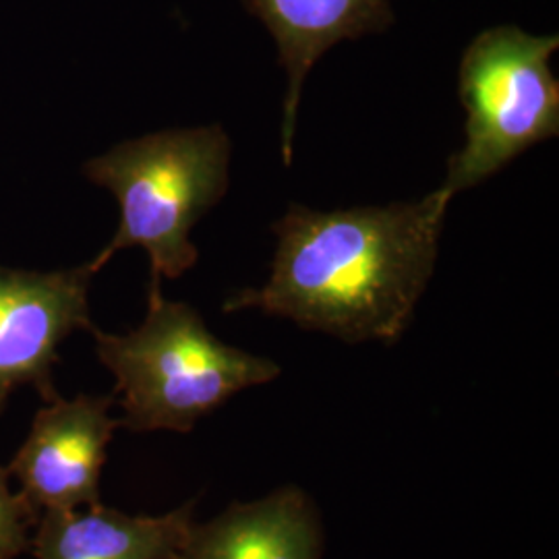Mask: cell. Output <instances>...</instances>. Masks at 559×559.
<instances>
[{"label":"cell","mask_w":559,"mask_h":559,"mask_svg":"<svg viewBox=\"0 0 559 559\" xmlns=\"http://www.w3.org/2000/svg\"><path fill=\"white\" fill-rule=\"evenodd\" d=\"M450 198L440 189L413 203L316 212L290 205L272 274L242 288L226 313L255 309L348 344H394L433 276Z\"/></svg>","instance_id":"1"},{"label":"cell","mask_w":559,"mask_h":559,"mask_svg":"<svg viewBox=\"0 0 559 559\" xmlns=\"http://www.w3.org/2000/svg\"><path fill=\"white\" fill-rule=\"evenodd\" d=\"M102 365L115 376L120 427L131 431H191L247 388L276 380L274 360L216 338L200 313L162 297L152 280L147 316L129 334L92 330Z\"/></svg>","instance_id":"2"},{"label":"cell","mask_w":559,"mask_h":559,"mask_svg":"<svg viewBox=\"0 0 559 559\" xmlns=\"http://www.w3.org/2000/svg\"><path fill=\"white\" fill-rule=\"evenodd\" d=\"M230 140L221 124L173 129L115 145L83 166L120 205L117 235L92 261L98 274L120 249L143 247L152 280L180 278L200 253L191 228L228 189Z\"/></svg>","instance_id":"3"},{"label":"cell","mask_w":559,"mask_h":559,"mask_svg":"<svg viewBox=\"0 0 559 559\" xmlns=\"http://www.w3.org/2000/svg\"><path fill=\"white\" fill-rule=\"evenodd\" d=\"M558 36H531L516 25L480 32L462 55L460 102L464 147L448 162L445 198L500 173L522 152L559 135V81L549 60Z\"/></svg>","instance_id":"4"},{"label":"cell","mask_w":559,"mask_h":559,"mask_svg":"<svg viewBox=\"0 0 559 559\" xmlns=\"http://www.w3.org/2000/svg\"><path fill=\"white\" fill-rule=\"evenodd\" d=\"M90 263L60 272H21L0 265V413L20 385L38 390L44 402L59 399L52 367L62 340L92 332Z\"/></svg>","instance_id":"5"},{"label":"cell","mask_w":559,"mask_h":559,"mask_svg":"<svg viewBox=\"0 0 559 559\" xmlns=\"http://www.w3.org/2000/svg\"><path fill=\"white\" fill-rule=\"evenodd\" d=\"M112 402L115 396H59L34 417L9 475L40 512L100 506L106 450L120 427L110 415Z\"/></svg>","instance_id":"6"},{"label":"cell","mask_w":559,"mask_h":559,"mask_svg":"<svg viewBox=\"0 0 559 559\" xmlns=\"http://www.w3.org/2000/svg\"><path fill=\"white\" fill-rule=\"evenodd\" d=\"M267 27L286 71L282 158L290 164L300 92L313 64L340 41L380 34L394 21L390 0H242Z\"/></svg>","instance_id":"7"},{"label":"cell","mask_w":559,"mask_h":559,"mask_svg":"<svg viewBox=\"0 0 559 559\" xmlns=\"http://www.w3.org/2000/svg\"><path fill=\"white\" fill-rule=\"evenodd\" d=\"M179 559H323L320 510L297 485L230 503L218 516L191 524Z\"/></svg>","instance_id":"8"},{"label":"cell","mask_w":559,"mask_h":559,"mask_svg":"<svg viewBox=\"0 0 559 559\" xmlns=\"http://www.w3.org/2000/svg\"><path fill=\"white\" fill-rule=\"evenodd\" d=\"M195 500L160 516L94 506L46 510L29 543L36 559H179L195 522Z\"/></svg>","instance_id":"9"},{"label":"cell","mask_w":559,"mask_h":559,"mask_svg":"<svg viewBox=\"0 0 559 559\" xmlns=\"http://www.w3.org/2000/svg\"><path fill=\"white\" fill-rule=\"evenodd\" d=\"M9 468L0 466V559H17L29 549V531L38 524L40 510L23 493L11 489Z\"/></svg>","instance_id":"10"}]
</instances>
